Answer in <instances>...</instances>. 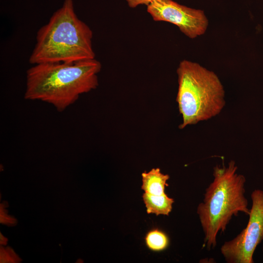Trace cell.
<instances>
[{"label":"cell","mask_w":263,"mask_h":263,"mask_svg":"<svg viewBox=\"0 0 263 263\" xmlns=\"http://www.w3.org/2000/svg\"><path fill=\"white\" fill-rule=\"evenodd\" d=\"M155 0H126L129 7L135 8L140 5H149Z\"/></svg>","instance_id":"obj_10"},{"label":"cell","mask_w":263,"mask_h":263,"mask_svg":"<svg viewBox=\"0 0 263 263\" xmlns=\"http://www.w3.org/2000/svg\"><path fill=\"white\" fill-rule=\"evenodd\" d=\"M176 101L182 123L180 129L210 119L225 105V91L218 76L199 63L181 61L177 69Z\"/></svg>","instance_id":"obj_4"},{"label":"cell","mask_w":263,"mask_h":263,"mask_svg":"<svg viewBox=\"0 0 263 263\" xmlns=\"http://www.w3.org/2000/svg\"><path fill=\"white\" fill-rule=\"evenodd\" d=\"M147 247L153 251H161L166 249L169 245V238L163 231L153 229L149 231L145 237Z\"/></svg>","instance_id":"obj_9"},{"label":"cell","mask_w":263,"mask_h":263,"mask_svg":"<svg viewBox=\"0 0 263 263\" xmlns=\"http://www.w3.org/2000/svg\"><path fill=\"white\" fill-rule=\"evenodd\" d=\"M235 162L227 166L213 168V180L206 189L203 201L197 208L204 234V246L207 249L217 245L219 232H224L233 216L242 212L249 215L248 201L245 197V177L237 173Z\"/></svg>","instance_id":"obj_3"},{"label":"cell","mask_w":263,"mask_h":263,"mask_svg":"<svg viewBox=\"0 0 263 263\" xmlns=\"http://www.w3.org/2000/svg\"><path fill=\"white\" fill-rule=\"evenodd\" d=\"M93 35L91 29L75 13L73 0H65L48 22L38 30L29 61L35 65L95 58Z\"/></svg>","instance_id":"obj_2"},{"label":"cell","mask_w":263,"mask_h":263,"mask_svg":"<svg viewBox=\"0 0 263 263\" xmlns=\"http://www.w3.org/2000/svg\"><path fill=\"white\" fill-rule=\"evenodd\" d=\"M142 198L147 213H153L157 216L169 215L174 202L173 198L168 197L166 193L161 195H154L145 192Z\"/></svg>","instance_id":"obj_8"},{"label":"cell","mask_w":263,"mask_h":263,"mask_svg":"<svg viewBox=\"0 0 263 263\" xmlns=\"http://www.w3.org/2000/svg\"><path fill=\"white\" fill-rule=\"evenodd\" d=\"M169 179V176L162 173L160 169L153 168L148 172L142 173L141 188L145 192L152 195L164 194L165 187L169 186L167 182Z\"/></svg>","instance_id":"obj_7"},{"label":"cell","mask_w":263,"mask_h":263,"mask_svg":"<svg viewBox=\"0 0 263 263\" xmlns=\"http://www.w3.org/2000/svg\"><path fill=\"white\" fill-rule=\"evenodd\" d=\"M251 199L252 206L246 226L221 247V254L227 263H253L254 251L263 240V190H253Z\"/></svg>","instance_id":"obj_5"},{"label":"cell","mask_w":263,"mask_h":263,"mask_svg":"<svg viewBox=\"0 0 263 263\" xmlns=\"http://www.w3.org/2000/svg\"><path fill=\"white\" fill-rule=\"evenodd\" d=\"M101 69L95 58L35 64L26 72L24 98L47 102L63 112L81 94L97 87Z\"/></svg>","instance_id":"obj_1"},{"label":"cell","mask_w":263,"mask_h":263,"mask_svg":"<svg viewBox=\"0 0 263 263\" xmlns=\"http://www.w3.org/2000/svg\"><path fill=\"white\" fill-rule=\"evenodd\" d=\"M147 10L154 21L171 23L190 38L204 34L208 27V21L203 10L172 0H155L147 6Z\"/></svg>","instance_id":"obj_6"},{"label":"cell","mask_w":263,"mask_h":263,"mask_svg":"<svg viewBox=\"0 0 263 263\" xmlns=\"http://www.w3.org/2000/svg\"></svg>","instance_id":"obj_11"}]
</instances>
